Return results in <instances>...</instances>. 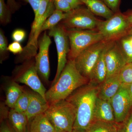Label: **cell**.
<instances>
[{
  "label": "cell",
  "mask_w": 132,
  "mask_h": 132,
  "mask_svg": "<svg viewBox=\"0 0 132 132\" xmlns=\"http://www.w3.org/2000/svg\"><path fill=\"white\" fill-rule=\"evenodd\" d=\"M22 1L30 4L34 11L35 15L37 13L40 6L41 0H22Z\"/></svg>",
  "instance_id": "cell-34"
},
{
  "label": "cell",
  "mask_w": 132,
  "mask_h": 132,
  "mask_svg": "<svg viewBox=\"0 0 132 132\" xmlns=\"http://www.w3.org/2000/svg\"><path fill=\"white\" fill-rule=\"evenodd\" d=\"M105 60L107 68L105 79L119 74L123 67L127 64L118 40L110 43Z\"/></svg>",
  "instance_id": "cell-13"
},
{
  "label": "cell",
  "mask_w": 132,
  "mask_h": 132,
  "mask_svg": "<svg viewBox=\"0 0 132 132\" xmlns=\"http://www.w3.org/2000/svg\"><path fill=\"white\" fill-rule=\"evenodd\" d=\"M98 90L99 85L89 81L66 99L74 106L77 112L72 132H87L94 121V111Z\"/></svg>",
  "instance_id": "cell-1"
},
{
  "label": "cell",
  "mask_w": 132,
  "mask_h": 132,
  "mask_svg": "<svg viewBox=\"0 0 132 132\" xmlns=\"http://www.w3.org/2000/svg\"><path fill=\"white\" fill-rule=\"evenodd\" d=\"M83 6L67 13V17L60 24L67 29H97L101 20Z\"/></svg>",
  "instance_id": "cell-8"
},
{
  "label": "cell",
  "mask_w": 132,
  "mask_h": 132,
  "mask_svg": "<svg viewBox=\"0 0 132 132\" xmlns=\"http://www.w3.org/2000/svg\"><path fill=\"white\" fill-rule=\"evenodd\" d=\"M65 29L70 43L68 60H74L84 50L104 40L102 34L97 29Z\"/></svg>",
  "instance_id": "cell-5"
},
{
  "label": "cell",
  "mask_w": 132,
  "mask_h": 132,
  "mask_svg": "<svg viewBox=\"0 0 132 132\" xmlns=\"http://www.w3.org/2000/svg\"><path fill=\"white\" fill-rule=\"evenodd\" d=\"M7 39L2 29L0 30V61L2 63L7 58L9 50H8Z\"/></svg>",
  "instance_id": "cell-28"
},
{
  "label": "cell",
  "mask_w": 132,
  "mask_h": 132,
  "mask_svg": "<svg viewBox=\"0 0 132 132\" xmlns=\"http://www.w3.org/2000/svg\"><path fill=\"white\" fill-rule=\"evenodd\" d=\"M32 59L26 61L22 65L16 67L14 71L13 80L27 85L46 99V90L39 78L35 61Z\"/></svg>",
  "instance_id": "cell-7"
},
{
  "label": "cell",
  "mask_w": 132,
  "mask_h": 132,
  "mask_svg": "<svg viewBox=\"0 0 132 132\" xmlns=\"http://www.w3.org/2000/svg\"><path fill=\"white\" fill-rule=\"evenodd\" d=\"M8 119L9 122L15 132H26L28 119L26 113L19 112L10 109Z\"/></svg>",
  "instance_id": "cell-20"
},
{
  "label": "cell",
  "mask_w": 132,
  "mask_h": 132,
  "mask_svg": "<svg viewBox=\"0 0 132 132\" xmlns=\"http://www.w3.org/2000/svg\"><path fill=\"white\" fill-rule=\"evenodd\" d=\"M51 39L45 32L38 42L39 52L35 56V66L38 75L45 82H48L50 74L49 49Z\"/></svg>",
  "instance_id": "cell-12"
},
{
  "label": "cell",
  "mask_w": 132,
  "mask_h": 132,
  "mask_svg": "<svg viewBox=\"0 0 132 132\" xmlns=\"http://www.w3.org/2000/svg\"><path fill=\"white\" fill-rule=\"evenodd\" d=\"M1 122L0 132H15L10 125L9 121L7 122L4 120Z\"/></svg>",
  "instance_id": "cell-35"
},
{
  "label": "cell",
  "mask_w": 132,
  "mask_h": 132,
  "mask_svg": "<svg viewBox=\"0 0 132 132\" xmlns=\"http://www.w3.org/2000/svg\"><path fill=\"white\" fill-rule=\"evenodd\" d=\"M129 35H132V25L128 33V36Z\"/></svg>",
  "instance_id": "cell-42"
},
{
  "label": "cell",
  "mask_w": 132,
  "mask_h": 132,
  "mask_svg": "<svg viewBox=\"0 0 132 132\" xmlns=\"http://www.w3.org/2000/svg\"><path fill=\"white\" fill-rule=\"evenodd\" d=\"M71 6L72 9H75L84 5L80 0H66Z\"/></svg>",
  "instance_id": "cell-38"
},
{
  "label": "cell",
  "mask_w": 132,
  "mask_h": 132,
  "mask_svg": "<svg viewBox=\"0 0 132 132\" xmlns=\"http://www.w3.org/2000/svg\"><path fill=\"white\" fill-rule=\"evenodd\" d=\"M23 48L20 43L14 41L9 45L8 50L14 54H19L22 52Z\"/></svg>",
  "instance_id": "cell-33"
},
{
  "label": "cell",
  "mask_w": 132,
  "mask_h": 132,
  "mask_svg": "<svg viewBox=\"0 0 132 132\" xmlns=\"http://www.w3.org/2000/svg\"><path fill=\"white\" fill-rule=\"evenodd\" d=\"M130 98H131V105L132 106V84L130 87Z\"/></svg>",
  "instance_id": "cell-40"
},
{
  "label": "cell",
  "mask_w": 132,
  "mask_h": 132,
  "mask_svg": "<svg viewBox=\"0 0 132 132\" xmlns=\"http://www.w3.org/2000/svg\"><path fill=\"white\" fill-rule=\"evenodd\" d=\"M7 5L12 13H13L17 11L20 7L19 4L17 3L15 0H7Z\"/></svg>",
  "instance_id": "cell-36"
},
{
  "label": "cell",
  "mask_w": 132,
  "mask_h": 132,
  "mask_svg": "<svg viewBox=\"0 0 132 132\" xmlns=\"http://www.w3.org/2000/svg\"><path fill=\"white\" fill-rule=\"evenodd\" d=\"M132 25L124 13H114L110 19L101 20L97 29L107 42L115 41L128 36Z\"/></svg>",
  "instance_id": "cell-6"
},
{
  "label": "cell",
  "mask_w": 132,
  "mask_h": 132,
  "mask_svg": "<svg viewBox=\"0 0 132 132\" xmlns=\"http://www.w3.org/2000/svg\"><path fill=\"white\" fill-rule=\"evenodd\" d=\"M118 123L102 121H94L87 132H117Z\"/></svg>",
  "instance_id": "cell-22"
},
{
  "label": "cell",
  "mask_w": 132,
  "mask_h": 132,
  "mask_svg": "<svg viewBox=\"0 0 132 132\" xmlns=\"http://www.w3.org/2000/svg\"><path fill=\"white\" fill-rule=\"evenodd\" d=\"M118 41L127 63L132 62V45L128 36H125Z\"/></svg>",
  "instance_id": "cell-25"
},
{
  "label": "cell",
  "mask_w": 132,
  "mask_h": 132,
  "mask_svg": "<svg viewBox=\"0 0 132 132\" xmlns=\"http://www.w3.org/2000/svg\"><path fill=\"white\" fill-rule=\"evenodd\" d=\"M55 9L64 13H68L72 10V8L66 0H52Z\"/></svg>",
  "instance_id": "cell-30"
},
{
  "label": "cell",
  "mask_w": 132,
  "mask_h": 132,
  "mask_svg": "<svg viewBox=\"0 0 132 132\" xmlns=\"http://www.w3.org/2000/svg\"><path fill=\"white\" fill-rule=\"evenodd\" d=\"M121 84L119 74L105 80L99 85L98 97L105 100L110 101L118 92Z\"/></svg>",
  "instance_id": "cell-16"
},
{
  "label": "cell",
  "mask_w": 132,
  "mask_h": 132,
  "mask_svg": "<svg viewBox=\"0 0 132 132\" xmlns=\"http://www.w3.org/2000/svg\"><path fill=\"white\" fill-rule=\"evenodd\" d=\"M94 121L116 122L113 109L110 101L105 100L97 97L94 111Z\"/></svg>",
  "instance_id": "cell-15"
},
{
  "label": "cell",
  "mask_w": 132,
  "mask_h": 132,
  "mask_svg": "<svg viewBox=\"0 0 132 132\" xmlns=\"http://www.w3.org/2000/svg\"><path fill=\"white\" fill-rule=\"evenodd\" d=\"M95 15L101 16L106 19H110L114 13L101 0H80Z\"/></svg>",
  "instance_id": "cell-19"
},
{
  "label": "cell",
  "mask_w": 132,
  "mask_h": 132,
  "mask_svg": "<svg viewBox=\"0 0 132 132\" xmlns=\"http://www.w3.org/2000/svg\"><path fill=\"white\" fill-rule=\"evenodd\" d=\"M127 36H128L129 40H130V42H131V44L132 45V35H129Z\"/></svg>",
  "instance_id": "cell-41"
},
{
  "label": "cell",
  "mask_w": 132,
  "mask_h": 132,
  "mask_svg": "<svg viewBox=\"0 0 132 132\" xmlns=\"http://www.w3.org/2000/svg\"><path fill=\"white\" fill-rule=\"evenodd\" d=\"M24 89L17 82L12 80L6 89L5 104L10 109H13L16 101L23 93Z\"/></svg>",
  "instance_id": "cell-21"
},
{
  "label": "cell",
  "mask_w": 132,
  "mask_h": 132,
  "mask_svg": "<svg viewBox=\"0 0 132 132\" xmlns=\"http://www.w3.org/2000/svg\"><path fill=\"white\" fill-rule=\"evenodd\" d=\"M130 86L121 84L118 92L110 100L114 113L115 122L117 123L124 121L132 108Z\"/></svg>",
  "instance_id": "cell-11"
},
{
  "label": "cell",
  "mask_w": 132,
  "mask_h": 132,
  "mask_svg": "<svg viewBox=\"0 0 132 132\" xmlns=\"http://www.w3.org/2000/svg\"><path fill=\"white\" fill-rule=\"evenodd\" d=\"M26 36V33L24 30L17 29L13 32L12 38L15 42H21L23 41Z\"/></svg>",
  "instance_id": "cell-32"
},
{
  "label": "cell",
  "mask_w": 132,
  "mask_h": 132,
  "mask_svg": "<svg viewBox=\"0 0 132 132\" xmlns=\"http://www.w3.org/2000/svg\"><path fill=\"white\" fill-rule=\"evenodd\" d=\"M29 102L26 112L28 120L40 114L45 113L49 107L46 99L34 91L29 92Z\"/></svg>",
  "instance_id": "cell-14"
},
{
  "label": "cell",
  "mask_w": 132,
  "mask_h": 132,
  "mask_svg": "<svg viewBox=\"0 0 132 132\" xmlns=\"http://www.w3.org/2000/svg\"><path fill=\"white\" fill-rule=\"evenodd\" d=\"M67 15V13H64L55 9L43 24L42 28V32L53 28L65 19Z\"/></svg>",
  "instance_id": "cell-23"
},
{
  "label": "cell",
  "mask_w": 132,
  "mask_h": 132,
  "mask_svg": "<svg viewBox=\"0 0 132 132\" xmlns=\"http://www.w3.org/2000/svg\"><path fill=\"white\" fill-rule=\"evenodd\" d=\"M119 75L121 84L131 86L132 84V62L126 64Z\"/></svg>",
  "instance_id": "cell-26"
},
{
  "label": "cell",
  "mask_w": 132,
  "mask_h": 132,
  "mask_svg": "<svg viewBox=\"0 0 132 132\" xmlns=\"http://www.w3.org/2000/svg\"><path fill=\"white\" fill-rule=\"evenodd\" d=\"M5 0H0V21L3 25L8 24L11 20L12 13Z\"/></svg>",
  "instance_id": "cell-27"
},
{
  "label": "cell",
  "mask_w": 132,
  "mask_h": 132,
  "mask_svg": "<svg viewBox=\"0 0 132 132\" xmlns=\"http://www.w3.org/2000/svg\"><path fill=\"white\" fill-rule=\"evenodd\" d=\"M127 18L130 22L132 24V9H129L124 13Z\"/></svg>",
  "instance_id": "cell-39"
},
{
  "label": "cell",
  "mask_w": 132,
  "mask_h": 132,
  "mask_svg": "<svg viewBox=\"0 0 132 132\" xmlns=\"http://www.w3.org/2000/svg\"><path fill=\"white\" fill-rule=\"evenodd\" d=\"M117 132H132V107L124 121L118 123Z\"/></svg>",
  "instance_id": "cell-29"
},
{
  "label": "cell",
  "mask_w": 132,
  "mask_h": 132,
  "mask_svg": "<svg viewBox=\"0 0 132 132\" xmlns=\"http://www.w3.org/2000/svg\"><path fill=\"white\" fill-rule=\"evenodd\" d=\"M9 111H8L7 108L5 105L3 104L1 106V121L5 120L8 117Z\"/></svg>",
  "instance_id": "cell-37"
},
{
  "label": "cell",
  "mask_w": 132,
  "mask_h": 132,
  "mask_svg": "<svg viewBox=\"0 0 132 132\" xmlns=\"http://www.w3.org/2000/svg\"><path fill=\"white\" fill-rule=\"evenodd\" d=\"M57 131L45 113L31 118L28 120L26 132H52Z\"/></svg>",
  "instance_id": "cell-17"
},
{
  "label": "cell",
  "mask_w": 132,
  "mask_h": 132,
  "mask_svg": "<svg viewBox=\"0 0 132 132\" xmlns=\"http://www.w3.org/2000/svg\"><path fill=\"white\" fill-rule=\"evenodd\" d=\"M48 35L54 39L58 56L57 72L52 86L59 79L67 62V58L70 50V43L65 28L60 23L49 30Z\"/></svg>",
  "instance_id": "cell-9"
},
{
  "label": "cell",
  "mask_w": 132,
  "mask_h": 132,
  "mask_svg": "<svg viewBox=\"0 0 132 132\" xmlns=\"http://www.w3.org/2000/svg\"><path fill=\"white\" fill-rule=\"evenodd\" d=\"M29 92L24 89L13 109L19 112L26 113L29 104Z\"/></svg>",
  "instance_id": "cell-24"
},
{
  "label": "cell",
  "mask_w": 132,
  "mask_h": 132,
  "mask_svg": "<svg viewBox=\"0 0 132 132\" xmlns=\"http://www.w3.org/2000/svg\"><path fill=\"white\" fill-rule=\"evenodd\" d=\"M45 113L57 131L72 132L77 112L68 101L63 100L50 105Z\"/></svg>",
  "instance_id": "cell-4"
},
{
  "label": "cell",
  "mask_w": 132,
  "mask_h": 132,
  "mask_svg": "<svg viewBox=\"0 0 132 132\" xmlns=\"http://www.w3.org/2000/svg\"><path fill=\"white\" fill-rule=\"evenodd\" d=\"M111 42L107 43L100 55L97 63L93 69L90 79V82L99 85L104 82L107 75V68L106 64V53Z\"/></svg>",
  "instance_id": "cell-18"
},
{
  "label": "cell",
  "mask_w": 132,
  "mask_h": 132,
  "mask_svg": "<svg viewBox=\"0 0 132 132\" xmlns=\"http://www.w3.org/2000/svg\"><path fill=\"white\" fill-rule=\"evenodd\" d=\"M52 132H62L60 131H55Z\"/></svg>",
  "instance_id": "cell-43"
},
{
  "label": "cell",
  "mask_w": 132,
  "mask_h": 132,
  "mask_svg": "<svg viewBox=\"0 0 132 132\" xmlns=\"http://www.w3.org/2000/svg\"><path fill=\"white\" fill-rule=\"evenodd\" d=\"M109 42L102 40L90 46L74 60L76 67L81 74L89 80L102 52Z\"/></svg>",
  "instance_id": "cell-10"
},
{
  "label": "cell",
  "mask_w": 132,
  "mask_h": 132,
  "mask_svg": "<svg viewBox=\"0 0 132 132\" xmlns=\"http://www.w3.org/2000/svg\"><path fill=\"white\" fill-rule=\"evenodd\" d=\"M89 81L88 78L81 74L74 60H68L59 79L46 92V100L50 105L66 100L76 90Z\"/></svg>",
  "instance_id": "cell-2"
},
{
  "label": "cell",
  "mask_w": 132,
  "mask_h": 132,
  "mask_svg": "<svg viewBox=\"0 0 132 132\" xmlns=\"http://www.w3.org/2000/svg\"><path fill=\"white\" fill-rule=\"evenodd\" d=\"M55 10L52 0H41L39 10L35 15L28 42L23 48L22 52L16 57V63L24 62L36 56L38 47V38L42 32V26Z\"/></svg>",
  "instance_id": "cell-3"
},
{
  "label": "cell",
  "mask_w": 132,
  "mask_h": 132,
  "mask_svg": "<svg viewBox=\"0 0 132 132\" xmlns=\"http://www.w3.org/2000/svg\"><path fill=\"white\" fill-rule=\"evenodd\" d=\"M114 13L120 12L121 0H101Z\"/></svg>",
  "instance_id": "cell-31"
}]
</instances>
